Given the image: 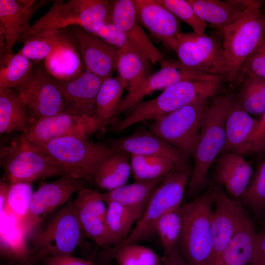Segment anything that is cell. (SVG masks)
Here are the masks:
<instances>
[{
	"label": "cell",
	"instance_id": "d4e9b609",
	"mask_svg": "<svg viewBox=\"0 0 265 265\" xmlns=\"http://www.w3.org/2000/svg\"><path fill=\"white\" fill-rule=\"evenodd\" d=\"M215 181L228 193L238 199L248 186L253 175L250 164L241 155L229 153L215 160Z\"/></svg>",
	"mask_w": 265,
	"mask_h": 265
},
{
	"label": "cell",
	"instance_id": "7a4b0ae2",
	"mask_svg": "<svg viewBox=\"0 0 265 265\" xmlns=\"http://www.w3.org/2000/svg\"><path fill=\"white\" fill-rule=\"evenodd\" d=\"M233 97L218 95L212 98L195 147L194 165L186 196L192 198L207 186L209 169L225 143V120Z\"/></svg>",
	"mask_w": 265,
	"mask_h": 265
},
{
	"label": "cell",
	"instance_id": "ac0fdd59",
	"mask_svg": "<svg viewBox=\"0 0 265 265\" xmlns=\"http://www.w3.org/2000/svg\"><path fill=\"white\" fill-rule=\"evenodd\" d=\"M46 3L45 0H0V34L5 43V56L0 66L11 58L15 44L31 26L35 13Z\"/></svg>",
	"mask_w": 265,
	"mask_h": 265
},
{
	"label": "cell",
	"instance_id": "681fc988",
	"mask_svg": "<svg viewBox=\"0 0 265 265\" xmlns=\"http://www.w3.org/2000/svg\"><path fill=\"white\" fill-rule=\"evenodd\" d=\"M46 265H97L92 260L68 256H48L44 259Z\"/></svg>",
	"mask_w": 265,
	"mask_h": 265
},
{
	"label": "cell",
	"instance_id": "6da1fadb",
	"mask_svg": "<svg viewBox=\"0 0 265 265\" xmlns=\"http://www.w3.org/2000/svg\"><path fill=\"white\" fill-rule=\"evenodd\" d=\"M213 205L212 187L181 205L182 226L177 248L192 265H215L211 226Z\"/></svg>",
	"mask_w": 265,
	"mask_h": 265
},
{
	"label": "cell",
	"instance_id": "bcb514c9",
	"mask_svg": "<svg viewBox=\"0 0 265 265\" xmlns=\"http://www.w3.org/2000/svg\"><path fill=\"white\" fill-rule=\"evenodd\" d=\"M244 77L265 83V40L243 63L241 70V82Z\"/></svg>",
	"mask_w": 265,
	"mask_h": 265
},
{
	"label": "cell",
	"instance_id": "cb8c5ba5",
	"mask_svg": "<svg viewBox=\"0 0 265 265\" xmlns=\"http://www.w3.org/2000/svg\"><path fill=\"white\" fill-rule=\"evenodd\" d=\"M259 120L255 119L235 101L233 97L225 120V143L220 154L241 155L258 128Z\"/></svg>",
	"mask_w": 265,
	"mask_h": 265
},
{
	"label": "cell",
	"instance_id": "30bf717a",
	"mask_svg": "<svg viewBox=\"0 0 265 265\" xmlns=\"http://www.w3.org/2000/svg\"><path fill=\"white\" fill-rule=\"evenodd\" d=\"M211 99L194 102L154 120L150 132L186 156L193 157Z\"/></svg>",
	"mask_w": 265,
	"mask_h": 265
},
{
	"label": "cell",
	"instance_id": "e575fe53",
	"mask_svg": "<svg viewBox=\"0 0 265 265\" xmlns=\"http://www.w3.org/2000/svg\"><path fill=\"white\" fill-rule=\"evenodd\" d=\"M142 214L140 212L118 203H107L105 222L112 247L117 245L128 237L132 225L138 221Z\"/></svg>",
	"mask_w": 265,
	"mask_h": 265
},
{
	"label": "cell",
	"instance_id": "2e32d148",
	"mask_svg": "<svg viewBox=\"0 0 265 265\" xmlns=\"http://www.w3.org/2000/svg\"><path fill=\"white\" fill-rule=\"evenodd\" d=\"M160 63V70L151 75L135 91L129 92L123 99L116 116L140 103L146 96L157 90H164L180 81H223L218 76L198 71L186 66L180 61L162 60Z\"/></svg>",
	"mask_w": 265,
	"mask_h": 265
},
{
	"label": "cell",
	"instance_id": "8d00e7d4",
	"mask_svg": "<svg viewBox=\"0 0 265 265\" xmlns=\"http://www.w3.org/2000/svg\"><path fill=\"white\" fill-rule=\"evenodd\" d=\"M131 171L135 182L148 181L163 178L176 165L163 156L131 155Z\"/></svg>",
	"mask_w": 265,
	"mask_h": 265
},
{
	"label": "cell",
	"instance_id": "4dcf8cb0",
	"mask_svg": "<svg viewBox=\"0 0 265 265\" xmlns=\"http://www.w3.org/2000/svg\"><path fill=\"white\" fill-rule=\"evenodd\" d=\"M162 178L125 184L101 195L106 203L115 202L143 213L151 194Z\"/></svg>",
	"mask_w": 265,
	"mask_h": 265
},
{
	"label": "cell",
	"instance_id": "f907efd6",
	"mask_svg": "<svg viewBox=\"0 0 265 265\" xmlns=\"http://www.w3.org/2000/svg\"><path fill=\"white\" fill-rule=\"evenodd\" d=\"M167 255L170 257L173 265H192L179 253L177 248Z\"/></svg>",
	"mask_w": 265,
	"mask_h": 265
},
{
	"label": "cell",
	"instance_id": "277c9868",
	"mask_svg": "<svg viewBox=\"0 0 265 265\" xmlns=\"http://www.w3.org/2000/svg\"><path fill=\"white\" fill-rule=\"evenodd\" d=\"M191 171L190 164H176L153 190L132 232L125 239L113 247L137 243L155 235L159 220L182 205Z\"/></svg>",
	"mask_w": 265,
	"mask_h": 265
},
{
	"label": "cell",
	"instance_id": "f546056e",
	"mask_svg": "<svg viewBox=\"0 0 265 265\" xmlns=\"http://www.w3.org/2000/svg\"><path fill=\"white\" fill-rule=\"evenodd\" d=\"M127 87V83L119 76L103 81L95 102L96 116L102 132L116 116L123 100V92Z\"/></svg>",
	"mask_w": 265,
	"mask_h": 265
},
{
	"label": "cell",
	"instance_id": "52a82bcc",
	"mask_svg": "<svg viewBox=\"0 0 265 265\" xmlns=\"http://www.w3.org/2000/svg\"><path fill=\"white\" fill-rule=\"evenodd\" d=\"M32 144V143H31ZM62 168L68 174L94 182L100 164L114 151L88 137L68 136L39 144H32Z\"/></svg>",
	"mask_w": 265,
	"mask_h": 265
},
{
	"label": "cell",
	"instance_id": "e0dca14e",
	"mask_svg": "<svg viewBox=\"0 0 265 265\" xmlns=\"http://www.w3.org/2000/svg\"><path fill=\"white\" fill-rule=\"evenodd\" d=\"M73 201L75 212L85 235L102 247L112 246L105 222L107 203L101 193L83 187Z\"/></svg>",
	"mask_w": 265,
	"mask_h": 265
},
{
	"label": "cell",
	"instance_id": "5bb4252c",
	"mask_svg": "<svg viewBox=\"0 0 265 265\" xmlns=\"http://www.w3.org/2000/svg\"><path fill=\"white\" fill-rule=\"evenodd\" d=\"M100 130L98 120L65 110L34 121L22 136L32 144H39L68 136H89Z\"/></svg>",
	"mask_w": 265,
	"mask_h": 265
},
{
	"label": "cell",
	"instance_id": "f5cc1de1",
	"mask_svg": "<svg viewBox=\"0 0 265 265\" xmlns=\"http://www.w3.org/2000/svg\"><path fill=\"white\" fill-rule=\"evenodd\" d=\"M2 265H14L12 263L7 262L5 264H3Z\"/></svg>",
	"mask_w": 265,
	"mask_h": 265
},
{
	"label": "cell",
	"instance_id": "3957f363",
	"mask_svg": "<svg viewBox=\"0 0 265 265\" xmlns=\"http://www.w3.org/2000/svg\"><path fill=\"white\" fill-rule=\"evenodd\" d=\"M222 81H182L163 90L157 97L134 106L132 112L114 126L122 131L137 123L155 120L194 102L219 95Z\"/></svg>",
	"mask_w": 265,
	"mask_h": 265
},
{
	"label": "cell",
	"instance_id": "8fae6325",
	"mask_svg": "<svg viewBox=\"0 0 265 265\" xmlns=\"http://www.w3.org/2000/svg\"><path fill=\"white\" fill-rule=\"evenodd\" d=\"M174 51L186 66L227 81L228 61L222 44L215 37L180 32Z\"/></svg>",
	"mask_w": 265,
	"mask_h": 265
},
{
	"label": "cell",
	"instance_id": "11a10c76",
	"mask_svg": "<svg viewBox=\"0 0 265 265\" xmlns=\"http://www.w3.org/2000/svg\"><path fill=\"white\" fill-rule=\"evenodd\" d=\"M263 229L265 230V222H264V226Z\"/></svg>",
	"mask_w": 265,
	"mask_h": 265
},
{
	"label": "cell",
	"instance_id": "484cf974",
	"mask_svg": "<svg viewBox=\"0 0 265 265\" xmlns=\"http://www.w3.org/2000/svg\"><path fill=\"white\" fill-rule=\"evenodd\" d=\"M26 239L16 218L0 216V254L8 262L17 265H33L38 261Z\"/></svg>",
	"mask_w": 265,
	"mask_h": 265
},
{
	"label": "cell",
	"instance_id": "d6a6232c",
	"mask_svg": "<svg viewBox=\"0 0 265 265\" xmlns=\"http://www.w3.org/2000/svg\"><path fill=\"white\" fill-rule=\"evenodd\" d=\"M256 232L247 217L232 238L222 256L221 262L229 265H246L251 257Z\"/></svg>",
	"mask_w": 265,
	"mask_h": 265
},
{
	"label": "cell",
	"instance_id": "db71d44e",
	"mask_svg": "<svg viewBox=\"0 0 265 265\" xmlns=\"http://www.w3.org/2000/svg\"><path fill=\"white\" fill-rule=\"evenodd\" d=\"M217 265H227V264H224L223 262H221V263L218 264Z\"/></svg>",
	"mask_w": 265,
	"mask_h": 265
},
{
	"label": "cell",
	"instance_id": "f35d334b",
	"mask_svg": "<svg viewBox=\"0 0 265 265\" xmlns=\"http://www.w3.org/2000/svg\"><path fill=\"white\" fill-rule=\"evenodd\" d=\"M31 183H9L5 201L0 205V216H12L21 223L26 215L33 194Z\"/></svg>",
	"mask_w": 265,
	"mask_h": 265
},
{
	"label": "cell",
	"instance_id": "d590c367",
	"mask_svg": "<svg viewBox=\"0 0 265 265\" xmlns=\"http://www.w3.org/2000/svg\"><path fill=\"white\" fill-rule=\"evenodd\" d=\"M44 63L49 73L59 80H70L83 72L75 47H64L57 50L45 59Z\"/></svg>",
	"mask_w": 265,
	"mask_h": 265
},
{
	"label": "cell",
	"instance_id": "ffe728a7",
	"mask_svg": "<svg viewBox=\"0 0 265 265\" xmlns=\"http://www.w3.org/2000/svg\"><path fill=\"white\" fill-rule=\"evenodd\" d=\"M106 21L118 27L151 63L155 64L162 60L160 52L138 21L133 0H110Z\"/></svg>",
	"mask_w": 265,
	"mask_h": 265
},
{
	"label": "cell",
	"instance_id": "ba28073f",
	"mask_svg": "<svg viewBox=\"0 0 265 265\" xmlns=\"http://www.w3.org/2000/svg\"><path fill=\"white\" fill-rule=\"evenodd\" d=\"M83 233L70 201L39 225L28 238L38 261L48 256H71Z\"/></svg>",
	"mask_w": 265,
	"mask_h": 265
},
{
	"label": "cell",
	"instance_id": "4fadbf2b",
	"mask_svg": "<svg viewBox=\"0 0 265 265\" xmlns=\"http://www.w3.org/2000/svg\"><path fill=\"white\" fill-rule=\"evenodd\" d=\"M80 179L71 175L42 185L33 192L26 215L19 223L26 238L35 229L64 205L71 196L83 188Z\"/></svg>",
	"mask_w": 265,
	"mask_h": 265
},
{
	"label": "cell",
	"instance_id": "7402d4cb",
	"mask_svg": "<svg viewBox=\"0 0 265 265\" xmlns=\"http://www.w3.org/2000/svg\"><path fill=\"white\" fill-rule=\"evenodd\" d=\"M139 23L164 46L175 50L179 31L178 18L157 0H133Z\"/></svg>",
	"mask_w": 265,
	"mask_h": 265
},
{
	"label": "cell",
	"instance_id": "1f68e13d",
	"mask_svg": "<svg viewBox=\"0 0 265 265\" xmlns=\"http://www.w3.org/2000/svg\"><path fill=\"white\" fill-rule=\"evenodd\" d=\"M131 172L129 154L114 152L100 164L94 181L101 188L109 191L126 184Z\"/></svg>",
	"mask_w": 265,
	"mask_h": 265
},
{
	"label": "cell",
	"instance_id": "816d5d0a",
	"mask_svg": "<svg viewBox=\"0 0 265 265\" xmlns=\"http://www.w3.org/2000/svg\"><path fill=\"white\" fill-rule=\"evenodd\" d=\"M162 265H173L172 260L168 255L163 257Z\"/></svg>",
	"mask_w": 265,
	"mask_h": 265
},
{
	"label": "cell",
	"instance_id": "f1b7e54d",
	"mask_svg": "<svg viewBox=\"0 0 265 265\" xmlns=\"http://www.w3.org/2000/svg\"><path fill=\"white\" fill-rule=\"evenodd\" d=\"M65 29L47 31L32 35L23 42L19 52L35 62L40 61L64 47H76L78 42L72 30Z\"/></svg>",
	"mask_w": 265,
	"mask_h": 265
},
{
	"label": "cell",
	"instance_id": "ee69618b",
	"mask_svg": "<svg viewBox=\"0 0 265 265\" xmlns=\"http://www.w3.org/2000/svg\"><path fill=\"white\" fill-rule=\"evenodd\" d=\"M177 18L183 21L193 29L194 32L205 35L208 24L202 20L187 0H157Z\"/></svg>",
	"mask_w": 265,
	"mask_h": 265
},
{
	"label": "cell",
	"instance_id": "7dc6e473",
	"mask_svg": "<svg viewBox=\"0 0 265 265\" xmlns=\"http://www.w3.org/2000/svg\"><path fill=\"white\" fill-rule=\"evenodd\" d=\"M254 152L260 156L265 154V111L259 120L257 130L243 149L241 154Z\"/></svg>",
	"mask_w": 265,
	"mask_h": 265
},
{
	"label": "cell",
	"instance_id": "b9f144b4",
	"mask_svg": "<svg viewBox=\"0 0 265 265\" xmlns=\"http://www.w3.org/2000/svg\"><path fill=\"white\" fill-rule=\"evenodd\" d=\"M180 207L163 215L156 226V233L158 235L161 241L164 256L167 255L177 248L182 226Z\"/></svg>",
	"mask_w": 265,
	"mask_h": 265
},
{
	"label": "cell",
	"instance_id": "603a6c76",
	"mask_svg": "<svg viewBox=\"0 0 265 265\" xmlns=\"http://www.w3.org/2000/svg\"><path fill=\"white\" fill-rule=\"evenodd\" d=\"M109 147L114 152L130 155L163 156L170 158L176 164H190L188 157L151 132H138L113 140Z\"/></svg>",
	"mask_w": 265,
	"mask_h": 265
},
{
	"label": "cell",
	"instance_id": "60d3db41",
	"mask_svg": "<svg viewBox=\"0 0 265 265\" xmlns=\"http://www.w3.org/2000/svg\"><path fill=\"white\" fill-rule=\"evenodd\" d=\"M35 62L18 52L13 54L0 70V89H15L21 85L32 71Z\"/></svg>",
	"mask_w": 265,
	"mask_h": 265
},
{
	"label": "cell",
	"instance_id": "c3c4849f",
	"mask_svg": "<svg viewBox=\"0 0 265 265\" xmlns=\"http://www.w3.org/2000/svg\"><path fill=\"white\" fill-rule=\"evenodd\" d=\"M250 265H265V230L256 233Z\"/></svg>",
	"mask_w": 265,
	"mask_h": 265
},
{
	"label": "cell",
	"instance_id": "ab89813d",
	"mask_svg": "<svg viewBox=\"0 0 265 265\" xmlns=\"http://www.w3.org/2000/svg\"><path fill=\"white\" fill-rule=\"evenodd\" d=\"M235 101L250 114L262 115L265 111V83L247 77L243 78Z\"/></svg>",
	"mask_w": 265,
	"mask_h": 265
},
{
	"label": "cell",
	"instance_id": "9a60e30c",
	"mask_svg": "<svg viewBox=\"0 0 265 265\" xmlns=\"http://www.w3.org/2000/svg\"><path fill=\"white\" fill-rule=\"evenodd\" d=\"M213 207L211 226L215 265L220 264L223 252L242 222L249 216L239 199H233L219 186L212 187Z\"/></svg>",
	"mask_w": 265,
	"mask_h": 265
},
{
	"label": "cell",
	"instance_id": "83f0119b",
	"mask_svg": "<svg viewBox=\"0 0 265 265\" xmlns=\"http://www.w3.org/2000/svg\"><path fill=\"white\" fill-rule=\"evenodd\" d=\"M34 122L18 92L0 89V133L25 132Z\"/></svg>",
	"mask_w": 265,
	"mask_h": 265
},
{
	"label": "cell",
	"instance_id": "8992f818",
	"mask_svg": "<svg viewBox=\"0 0 265 265\" xmlns=\"http://www.w3.org/2000/svg\"><path fill=\"white\" fill-rule=\"evenodd\" d=\"M110 0H57L19 37L21 43L29 37L41 32L79 26L95 34L106 21Z\"/></svg>",
	"mask_w": 265,
	"mask_h": 265
},
{
	"label": "cell",
	"instance_id": "7c38bea8",
	"mask_svg": "<svg viewBox=\"0 0 265 265\" xmlns=\"http://www.w3.org/2000/svg\"><path fill=\"white\" fill-rule=\"evenodd\" d=\"M14 89L18 92L34 121L66 109L61 93L41 61L35 62L26 79Z\"/></svg>",
	"mask_w": 265,
	"mask_h": 265
},
{
	"label": "cell",
	"instance_id": "5b68a950",
	"mask_svg": "<svg viewBox=\"0 0 265 265\" xmlns=\"http://www.w3.org/2000/svg\"><path fill=\"white\" fill-rule=\"evenodd\" d=\"M262 3L254 0L238 19L221 30L229 68L227 81L235 85L241 82L244 61L265 40V15L261 10Z\"/></svg>",
	"mask_w": 265,
	"mask_h": 265
},
{
	"label": "cell",
	"instance_id": "74e56055",
	"mask_svg": "<svg viewBox=\"0 0 265 265\" xmlns=\"http://www.w3.org/2000/svg\"><path fill=\"white\" fill-rule=\"evenodd\" d=\"M108 261L114 259L118 265H162V260L150 248L138 243L108 248L103 254Z\"/></svg>",
	"mask_w": 265,
	"mask_h": 265
},
{
	"label": "cell",
	"instance_id": "7bdbcfd3",
	"mask_svg": "<svg viewBox=\"0 0 265 265\" xmlns=\"http://www.w3.org/2000/svg\"><path fill=\"white\" fill-rule=\"evenodd\" d=\"M256 214L265 213V156L261 161L246 190L238 199Z\"/></svg>",
	"mask_w": 265,
	"mask_h": 265
},
{
	"label": "cell",
	"instance_id": "836d02e7",
	"mask_svg": "<svg viewBox=\"0 0 265 265\" xmlns=\"http://www.w3.org/2000/svg\"><path fill=\"white\" fill-rule=\"evenodd\" d=\"M150 62L140 53L119 49L116 70L127 83L129 92L135 91L151 75Z\"/></svg>",
	"mask_w": 265,
	"mask_h": 265
},
{
	"label": "cell",
	"instance_id": "44dd1931",
	"mask_svg": "<svg viewBox=\"0 0 265 265\" xmlns=\"http://www.w3.org/2000/svg\"><path fill=\"white\" fill-rule=\"evenodd\" d=\"M53 80L63 96L66 110L97 118L95 102L103 81L102 79L85 70L70 80L53 77Z\"/></svg>",
	"mask_w": 265,
	"mask_h": 265
},
{
	"label": "cell",
	"instance_id": "d6986e66",
	"mask_svg": "<svg viewBox=\"0 0 265 265\" xmlns=\"http://www.w3.org/2000/svg\"><path fill=\"white\" fill-rule=\"evenodd\" d=\"M72 31L77 39L85 70L103 80L112 77L119 49L79 26H73Z\"/></svg>",
	"mask_w": 265,
	"mask_h": 265
},
{
	"label": "cell",
	"instance_id": "4316f807",
	"mask_svg": "<svg viewBox=\"0 0 265 265\" xmlns=\"http://www.w3.org/2000/svg\"><path fill=\"white\" fill-rule=\"evenodd\" d=\"M198 16L208 25L222 30L238 19L254 0H187Z\"/></svg>",
	"mask_w": 265,
	"mask_h": 265
},
{
	"label": "cell",
	"instance_id": "f6af8a7d",
	"mask_svg": "<svg viewBox=\"0 0 265 265\" xmlns=\"http://www.w3.org/2000/svg\"><path fill=\"white\" fill-rule=\"evenodd\" d=\"M94 35L120 50L142 54L124 33L111 22L106 21Z\"/></svg>",
	"mask_w": 265,
	"mask_h": 265
},
{
	"label": "cell",
	"instance_id": "9c48e42d",
	"mask_svg": "<svg viewBox=\"0 0 265 265\" xmlns=\"http://www.w3.org/2000/svg\"><path fill=\"white\" fill-rule=\"evenodd\" d=\"M2 180L9 183L32 182L68 174L41 150L22 136L0 147Z\"/></svg>",
	"mask_w": 265,
	"mask_h": 265
}]
</instances>
